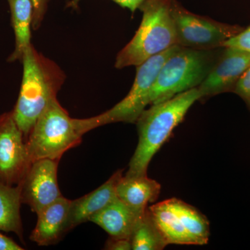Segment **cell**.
<instances>
[{
    "instance_id": "d6986e66",
    "label": "cell",
    "mask_w": 250,
    "mask_h": 250,
    "mask_svg": "<svg viewBox=\"0 0 250 250\" xmlns=\"http://www.w3.org/2000/svg\"><path fill=\"white\" fill-rule=\"evenodd\" d=\"M131 242L134 250H162L168 246L148 207L138 221Z\"/></svg>"
},
{
    "instance_id": "277c9868",
    "label": "cell",
    "mask_w": 250,
    "mask_h": 250,
    "mask_svg": "<svg viewBox=\"0 0 250 250\" xmlns=\"http://www.w3.org/2000/svg\"><path fill=\"white\" fill-rule=\"evenodd\" d=\"M213 50L180 46L161 66L149 94V105L166 101L201 84L218 59Z\"/></svg>"
},
{
    "instance_id": "e0dca14e",
    "label": "cell",
    "mask_w": 250,
    "mask_h": 250,
    "mask_svg": "<svg viewBox=\"0 0 250 250\" xmlns=\"http://www.w3.org/2000/svg\"><path fill=\"white\" fill-rule=\"evenodd\" d=\"M21 204V186L14 187L0 181V231L16 233L22 239Z\"/></svg>"
},
{
    "instance_id": "44dd1931",
    "label": "cell",
    "mask_w": 250,
    "mask_h": 250,
    "mask_svg": "<svg viewBox=\"0 0 250 250\" xmlns=\"http://www.w3.org/2000/svg\"><path fill=\"white\" fill-rule=\"evenodd\" d=\"M233 91L239 95L250 108V66L240 77Z\"/></svg>"
},
{
    "instance_id": "8fae6325",
    "label": "cell",
    "mask_w": 250,
    "mask_h": 250,
    "mask_svg": "<svg viewBox=\"0 0 250 250\" xmlns=\"http://www.w3.org/2000/svg\"><path fill=\"white\" fill-rule=\"evenodd\" d=\"M123 170L116 171L103 185L84 196L71 201L67 220V231L103 210L117 198L116 187L123 176Z\"/></svg>"
},
{
    "instance_id": "3957f363",
    "label": "cell",
    "mask_w": 250,
    "mask_h": 250,
    "mask_svg": "<svg viewBox=\"0 0 250 250\" xmlns=\"http://www.w3.org/2000/svg\"><path fill=\"white\" fill-rule=\"evenodd\" d=\"M141 25L131 41L117 55L118 69L139 66L148 59L177 45L171 0H146L140 9Z\"/></svg>"
},
{
    "instance_id": "ffe728a7",
    "label": "cell",
    "mask_w": 250,
    "mask_h": 250,
    "mask_svg": "<svg viewBox=\"0 0 250 250\" xmlns=\"http://www.w3.org/2000/svg\"><path fill=\"white\" fill-rule=\"evenodd\" d=\"M223 47H231L250 53V26L225 41Z\"/></svg>"
},
{
    "instance_id": "ac0fdd59",
    "label": "cell",
    "mask_w": 250,
    "mask_h": 250,
    "mask_svg": "<svg viewBox=\"0 0 250 250\" xmlns=\"http://www.w3.org/2000/svg\"><path fill=\"white\" fill-rule=\"evenodd\" d=\"M169 203L178 215L193 246H204L208 243L210 227L208 219L192 206L179 199H168Z\"/></svg>"
},
{
    "instance_id": "7a4b0ae2",
    "label": "cell",
    "mask_w": 250,
    "mask_h": 250,
    "mask_svg": "<svg viewBox=\"0 0 250 250\" xmlns=\"http://www.w3.org/2000/svg\"><path fill=\"white\" fill-rule=\"evenodd\" d=\"M21 61L22 84L12 112L15 121L27 141L39 117L57 98L65 75L57 63L36 51L32 44L26 49Z\"/></svg>"
},
{
    "instance_id": "8992f818",
    "label": "cell",
    "mask_w": 250,
    "mask_h": 250,
    "mask_svg": "<svg viewBox=\"0 0 250 250\" xmlns=\"http://www.w3.org/2000/svg\"><path fill=\"white\" fill-rule=\"evenodd\" d=\"M179 47L174 45L137 66L136 78L129 93L113 107L98 116L78 119L83 134L99 126L112 123H136L149 105V94L161 66Z\"/></svg>"
},
{
    "instance_id": "52a82bcc",
    "label": "cell",
    "mask_w": 250,
    "mask_h": 250,
    "mask_svg": "<svg viewBox=\"0 0 250 250\" xmlns=\"http://www.w3.org/2000/svg\"><path fill=\"white\" fill-rule=\"evenodd\" d=\"M177 45L198 50H211L223 47L225 41L243 30L238 25L219 22L205 16L192 14L175 0H171Z\"/></svg>"
},
{
    "instance_id": "30bf717a",
    "label": "cell",
    "mask_w": 250,
    "mask_h": 250,
    "mask_svg": "<svg viewBox=\"0 0 250 250\" xmlns=\"http://www.w3.org/2000/svg\"><path fill=\"white\" fill-rule=\"evenodd\" d=\"M205 80L197 87L200 99L233 90L243 72L250 66V53L225 47Z\"/></svg>"
},
{
    "instance_id": "603a6c76",
    "label": "cell",
    "mask_w": 250,
    "mask_h": 250,
    "mask_svg": "<svg viewBox=\"0 0 250 250\" xmlns=\"http://www.w3.org/2000/svg\"><path fill=\"white\" fill-rule=\"evenodd\" d=\"M80 1L81 0H70L68 3V6H71V7H75ZM112 1L120 5L122 7L129 9L131 12L134 14L136 10L140 9L141 5H142L146 0H112Z\"/></svg>"
},
{
    "instance_id": "5b68a950",
    "label": "cell",
    "mask_w": 250,
    "mask_h": 250,
    "mask_svg": "<svg viewBox=\"0 0 250 250\" xmlns=\"http://www.w3.org/2000/svg\"><path fill=\"white\" fill-rule=\"evenodd\" d=\"M78 121L54 99L38 118L26 144L31 163L39 159L60 160L62 154L79 146L83 136Z\"/></svg>"
},
{
    "instance_id": "ba28073f",
    "label": "cell",
    "mask_w": 250,
    "mask_h": 250,
    "mask_svg": "<svg viewBox=\"0 0 250 250\" xmlns=\"http://www.w3.org/2000/svg\"><path fill=\"white\" fill-rule=\"evenodd\" d=\"M31 164L26 140L13 112L4 113L0 116V181L18 185Z\"/></svg>"
},
{
    "instance_id": "6da1fadb",
    "label": "cell",
    "mask_w": 250,
    "mask_h": 250,
    "mask_svg": "<svg viewBox=\"0 0 250 250\" xmlns=\"http://www.w3.org/2000/svg\"><path fill=\"white\" fill-rule=\"evenodd\" d=\"M200 100L198 88H192L145 109L136 121L139 143L131 157L126 177L147 175L149 164L188 111Z\"/></svg>"
},
{
    "instance_id": "d4e9b609",
    "label": "cell",
    "mask_w": 250,
    "mask_h": 250,
    "mask_svg": "<svg viewBox=\"0 0 250 250\" xmlns=\"http://www.w3.org/2000/svg\"><path fill=\"white\" fill-rule=\"evenodd\" d=\"M22 247L20 246L11 238H8L2 233H0V250H22Z\"/></svg>"
},
{
    "instance_id": "9c48e42d",
    "label": "cell",
    "mask_w": 250,
    "mask_h": 250,
    "mask_svg": "<svg viewBox=\"0 0 250 250\" xmlns=\"http://www.w3.org/2000/svg\"><path fill=\"white\" fill-rule=\"evenodd\" d=\"M59 162L48 159L34 161L19 184L22 203L36 214L62 196L57 179Z\"/></svg>"
},
{
    "instance_id": "7402d4cb",
    "label": "cell",
    "mask_w": 250,
    "mask_h": 250,
    "mask_svg": "<svg viewBox=\"0 0 250 250\" xmlns=\"http://www.w3.org/2000/svg\"><path fill=\"white\" fill-rule=\"evenodd\" d=\"M31 2L34 8L32 27L34 30H37L40 27L43 20L45 0H31Z\"/></svg>"
},
{
    "instance_id": "2e32d148",
    "label": "cell",
    "mask_w": 250,
    "mask_h": 250,
    "mask_svg": "<svg viewBox=\"0 0 250 250\" xmlns=\"http://www.w3.org/2000/svg\"><path fill=\"white\" fill-rule=\"evenodd\" d=\"M148 209L167 244L193 245L168 200L148 207Z\"/></svg>"
},
{
    "instance_id": "cb8c5ba5",
    "label": "cell",
    "mask_w": 250,
    "mask_h": 250,
    "mask_svg": "<svg viewBox=\"0 0 250 250\" xmlns=\"http://www.w3.org/2000/svg\"><path fill=\"white\" fill-rule=\"evenodd\" d=\"M105 250H130L131 248V242L130 239L125 238H114L110 237L105 245Z\"/></svg>"
},
{
    "instance_id": "4fadbf2b",
    "label": "cell",
    "mask_w": 250,
    "mask_h": 250,
    "mask_svg": "<svg viewBox=\"0 0 250 250\" xmlns=\"http://www.w3.org/2000/svg\"><path fill=\"white\" fill-rule=\"evenodd\" d=\"M145 211L141 213L134 210L117 197L93 215L89 221L103 228L111 238L131 240L138 221Z\"/></svg>"
},
{
    "instance_id": "9a60e30c",
    "label": "cell",
    "mask_w": 250,
    "mask_h": 250,
    "mask_svg": "<svg viewBox=\"0 0 250 250\" xmlns=\"http://www.w3.org/2000/svg\"><path fill=\"white\" fill-rule=\"evenodd\" d=\"M11 9V22L15 34V49L9 57L10 62L22 60L26 49L31 45L33 8L31 0H8Z\"/></svg>"
},
{
    "instance_id": "7c38bea8",
    "label": "cell",
    "mask_w": 250,
    "mask_h": 250,
    "mask_svg": "<svg viewBox=\"0 0 250 250\" xmlns=\"http://www.w3.org/2000/svg\"><path fill=\"white\" fill-rule=\"evenodd\" d=\"M71 200L61 197L37 213V223L30 239L38 246H48L60 241L67 231Z\"/></svg>"
},
{
    "instance_id": "5bb4252c",
    "label": "cell",
    "mask_w": 250,
    "mask_h": 250,
    "mask_svg": "<svg viewBox=\"0 0 250 250\" xmlns=\"http://www.w3.org/2000/svg\"><path fill=\"white\" fill-rule=\"evenodd\" d=\"M161 186L147 175L123 176L116 187L117 197L137 211L144 212L149 203L157 200Z\"/></svg>"
}]
</instances>
